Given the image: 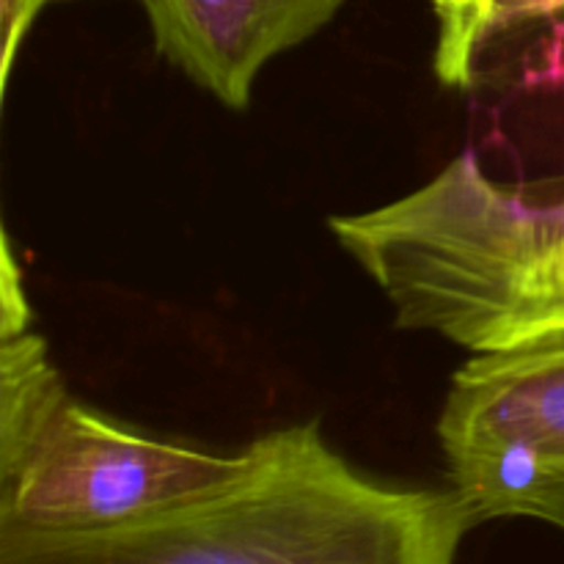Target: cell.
<instances>
[{"label": "cell", "mask_w": 564, "mask_h": 564, "mask_svg": "<svg viewBox=\"0 0 564 564\" xmlns=\"http://www.w3.org/2000/svg\"><path fill=\"white\" fill-rule=\"evenodd\" d=\"M235 482L97 532L0 529V564H455L477 516L455 488L358 471L317 419L248 444Z\"/></svg>", "instance_id": "1"}, {"label": "cell", "mask_w": 564, "mask_h": 564, "mask_svg": "<svg viewBox=\"0 0 564 564\" xmlns=\"http://www.w3.org/2000/svg\"><path fill=\"white\" fill-rule=\"evenodd\" d=\"M397 328L501 352L564 336V202L532 204L463 152L397 202L336 215Z\"/></svg>", "instance_id": "2"}, {"label": "cell", "mask_w": 564, "mask_h": 564, "mask_svg": "<svg viewBox=\"0 0 564 564\" xmlns=\"http://www.w3.org/2000/svg\"><path fill=\"white\" fill-rule=\"evenodd\" d=\"M248 446L215 455L124 427L72 397L47 341L0 339V529L97 532L235 482Z\"/></svg>", "instance_id": "3"}, {"label": "cell", "mask_w": 564, "mask_h": 564, "mask_svg": "<svg viewBox=\"0 0 564 564\" xmlns=\"http://www.w3.org/2000/svg\"><path fill=\"white\" fill-rule=\"evenodd\" d=\"M452 488L477 521L564 474V336L479 352L455 372L438 419Z\"/></svg>", "instance_id": "4"}, {"label": "cell", "mask_w": 564, "mask_h": 564, "mask_svg": "<svg viewBox=\"0 0 564 564\" xmlns=\"http://www.w3.org/2000/svg\"><path fill=\"white\" fill-rule=\"evenodd\" d=\"M154 50L231 110L251 105L264 66L323 31L347 0H135Z\"/></svg>", "instance_id": "5"}, {"label": "cell", "mask_w": 564, "mask_h": 564, "mask_svg": "<svg viewBox=\"0 0 564 564\" xmlns=\"http://www.w3.org/2000/svg\"><path fill=\"white\" fill-rule=\"evenodd\" d=\"M433 69L444 86L471 88L496 42L564 14V0H433Z\"/></svg>", "instance_id": "6"}, {"label": "cell", "mask_w": 564, "mask_h": 564, "mask_svg": "<svg viewBox=\"0 0 564 564\" xmlns=\"http://www.w3.org/2000/svg\"><path fill=\"white\" fill-rule=\"evenodd\" d=\"M31 330V306L22 284V268L17 264L9 231H3L0 248V339H11Z\"/></svg>", "instance_id": "7"}, {"label": "cell", "mask_w": 564, "mask_h": 564, "mask_svg": "<svg viewBox=\"0 0 564 564\" xmlns=\"http://www.w3.org/2000/svg\"><path fill=\"white\" fill-rule=\"evenodd\" d=\"M44 6L47 0H0V94L3 97L9 91L17 55Z\"/></svg>", "instance_id": "8"}, {"label": "cell", "mask_w": 564, "mask_h": 564, "mask_svg": "<svg viewBox=\"0 0 564 564\" xmlns=\"http://www.w3.org/2000/svg\"><path fill=\"white\" fill-rule=\"evenodd\" d=\"M510 518H538L564 529V474L549 477L512 505Z\"/></svg>", "instance_id": "9"}]
</instances>
